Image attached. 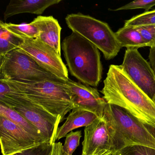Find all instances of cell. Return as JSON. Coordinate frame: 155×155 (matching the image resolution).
I'll return each mask as SVG.
<instances>
[{
	"label": "cell",
	"instance_id": "1",
	"mask_svg": "<svg viewBox=\"0 0 155 155\" xmlns=\"http://www.w3.org/2000/svg\"><path fill=\"white\" fill-rule=\"evenodd\" d=\"M101 91L108 104L125 109L155 136V103L124 72L110 65Z\"/></svg>",
	"mask_w": 155,
	"mask_h": 155
},
{
	"label": "cell",
	"instance_id": "2",
	"mask_svg": "<svg viewBox=\"0 0 155 155\" xmlns=\"http://www.w3.org/2000/svg\"><path fill=\"white\" fill-rule=\"evenodd\" d=\"M1 81L7 83L10 91L20 95L58 118L61 123L74 107L68 89L63 81H44L20 82Z\"/></svg>",
	"mask_w": 155,
	"mask_h": 155
},
{
	"label": "cell",
	"instance_id": "3",
	"mask_svg": "<svg viewBox=\"0 0 155 155\" xmlns=\"http://www.w3.org/2000/svg\"><path fill=\"white\" fill-rule=\"evenodd\" d=\"M61 49L70 74L82 84L97 87L103 70L98 49L73 32L64 39Z\"/></svg>",
	"mask_w": 155,
	"mask_h": 155
},
{
	"label": "cell",
	"instance_id": "4",
	"mask_svg": "<svg viewBox=\"0 0 155 155\" xmlns=\"http://www.w3.org/2000/svg\"><path fill=\"white\" fill-rule=\"evenodd\" d=\"M103 117L109 127L115 151L130 145L155 149V135L125 109L107 103Z\"/></svg>",
	"mask_w": 155,
	"mask_h": 155
},
{
	"label": "cell",
	"instance_id": "5",
	"mask_svg": "<svg viewBox=\"0 0 155 155\" xmlns=\"http://www.w3.org/2000/svg\"><path fill=\"white\" fill-rule=\"evenodd\" d=\"M65 21L72 32L91 42L105 59L110 60L118 54L121 47L107 23L81 13L68 14Z\"/></svg>",
	"mask_w": 155,
	"mask_h": 155
},
{
	"label": "cell",
	"instance_id": "6",
	"mask_svg": "<svg viewBox=\"0 0 155 155\" xmlns=\"http://www.w3.org/2000/svg\"><path fill=\"white\" fill-rule=\"evenodd\" d=\"M0 80L24 82L63 81L45 70L19 49L0 57Z\"/></svg>",
	"mask_w": 155,
	"mask_h": 155
},
{
	"label": "cell",
	"instance_id": "7",
	"mask_svg": "<svg viewBox=\"0 0 155 155\" xmlns=\"http://www.w3.org/2000/svg\"><path fill=\"white\" fill-rule=\"evenodd\" d=\"M0 102L13 109L36 126L51 144L56 142L61 123L58 118L30 101L10 91L4 95H0Z\"/></svg>",
	"mask_w": 155,
	"mask_h": 155
},
{
	"label": "cell",
	"instance_id": "8",
	"mask_svg": "<svg viewBox=\"0 0 155 155\" xmlns=\"http://www.w3.org/2000/svg\"><path fill=\"white\" fill-rule=\"evenodd\" d=\"M19 49L45 70L63 81L69 79L68 71L54 49L38 38L24 40Z\"/></svg>",
	"mask_w": 155,
	"mask_h": 155
},
{
	"label": "cell",
	"instance_id": "9",
	"mask_svg": "<svg viewBox=\"0 0 155 155\" xmlns=\"http://www.w3.org/2000/svg\"><path fill=\"white\" fill-rule=\"evenodd\" d=\"M121 66L130 78L153 101L155 97V72L138 49H127Z\"/></svg>",
	"mask_w": 155,
	"mask_h": 155
},
{
	"label": "cell",
	"instance_id": "10",
	"mask_svg": "<svg viewBox=\"0 0 155 155\" xmlns=\"http://www.w3.org/2000/svg\"><path fill=\"white\" fill-rule=\"evenodd\" d=\"M0 141L2 155H14L49 142L35 137L1 115Z\"/></svg>",
	"mask_w": 155,
	"mask_h": 155
},
{
	"label": "cell",
	"instance_id": "11",
	"mask_svg": "<svg viewBox=\"0 0 155 155\" xmlns=\"http://www.w3.org/2000/svg\"><path fill=\"white\" fill-rule=\"evenodd\" d=\"M81 155H103L115 151L113 138L107 122L98 118L85 127Z\"/></svg>",
	"mask_w": 155,
	"mask_h": 155
},
{
	"label": "cell",
	"instance_id": "12",
	"mask_svg": "<svg viewBox=\"0 0 155 155\" xmlns=\"http://www.w3.org/2000/svg\"><path fill=\"white\" fill-rule=\"evenodd\" d=\"M65 83L74 104V108L90 111L99 118L103 117L107 102L101 97L97 90L70 79Z\"/></svg>",
	"mask_w": 155,
	"mask_h": 155
},
{
	"label": "cell",
	"instance_id": "13",
	"mask_svg": "<svg viewBox=\"0 0 155 155\" xmlns=\"http://www.w3.org/2000/svg\"><path fill=\"white\" fill-rule=\"evenodd\" d=\"M31 22L39 31L38 38L50 46L61 55V28L58 21L51 16H39Z\"/></svg>",
	"mask_w": 155,
	"mask_h": 155
},
{
	"label": "cell",
	"instance_id": "14",
	"mask_svg": "<svg viewBox=\"0 0 155 155\" xmlns=\"http://www.w3.org/2000/svg\"><path fill=\"white\" fill-rule=\"evenodd\" d=\"M61 0H11L4 13L6 21L12 16L21 13L41 15L51 6L61 2Z\"/></svg>",
	"mask_w": 155,
	"mask_h": 155
},
{
	"label": "cell",
	"instance_id": "15",
	"mask_svg": "<svg viewBox=\"0 0 155 155\" xmlns=\"http://www.w3.org/2000/svg\"><path fill=\"white\" fill-rule=\"evenodd\" d=\"M98 118L96 114L90 111L74 108L67 118L66 122L59 127L57 140L66 137L76 129L91 125Z\"/></svg>",
	"mask_w": 155,
	"mask_h": 155
},
{
	"label": "cell",
	"instance_id": "16",
	"mask_svg": "<svg viewBox=\"0 0 155 155\" xmlns=\"http://www.w3.org/2000/svg\"><path fill=\"white\" fill-rule=\"evenodd\" d=\"M0 115L6 117L35 137L50 142L48 139L42 135L40 130L36 126L27 120L16 110L2 102H0Z\"/></svg>",
	"mask_w": 155,
	"mask_h": 155
},
{
	"label": "cell",
	"instance_id": "17",
	"mask_svg": "<svg viewBox=\"0 0 155 155\" xmlns=\"http://www.w3.org/2000/svg\"><path fill=\"white\" fill-rule=\"evenodd\" d=\"M115 35L121 48L138 49L147 47L142 36L135 27L124 26L115 32Z\"/></svg>",
	"mask_w": 155,
	"mask_h": 155
},
{
	"label": "cell",
	"instance_id": "18",
	"mask_svg": "<svg viewBox=\"0 0 155 155\" xmlns=\"http://www.w3.org/2000/svg\"><path fill=\"white\" fill-rule=\"evenodd\" d=\"M0 25L22 39L38 38L39 36L38 29L31 22L28 24H15L6 23L1 21Z\"/></svg>",
	"mask_w": 155,
	"mask_h": 155
},
{
	"label": "cell",
	"instance_id": "19",
	"mask_svg": "<svg viewBox=\"0 0 155 155\" xmlns=\"http://www.w3.org/2000/svg\"><path fill=\"white\" fill-rule=\"evenodd\" d=\"M24 41L0 25V57L18 49Z\"/></svg>",
	"mask_w": 155,
	"mask_h": 155
},
{
	"label": "cell",
	"instance_id": "20",
	"mask_svg": "<svg viewBox=\"0 0 155 155\" xmlns=\"http://www.w3.org/2000/svg\"><path fill=\"white\" fill-rule=\"evenodd\" d=\"M147 25H155V9L132 17L125 21L124 26L137 27Z\"/></svg>",
	"mask_w": 155,
	"mask_h": 155
},
{
	"label": "cell",
	"instance_id": "21",
	"mask_svg": "<svg viewBox=\"0 0 155 155\" xmlns=\"http://www.w3.org/2000/svg\"><path fill=\"white\" fill-rule=\"evenodd\" d=\"M113 155H155V149L141 145H128L116 150Z\"/></svg>",
	"mask_w": 155,
	"mask_h": 155
},
{
	"label": "cell",
	"instance_id": "22",
	"mask_svg": "<svg viewBox=\"0 0 155 155\" xmlns=\"http://www.w3.org/2000/svg\"><path fill=\"white\" fill-rule=\"evenodd\" d=\"M82 137L81 130L71 131L66 135L65 143L63 146L64 153L68 155H72L80 145V140Z\"/></svg>",
	"mask_w": 155,
	"mask_h": 155
},
{
	"label": "cell",
	"instance_id": "23",
	"mask_svg": "<svg viewBox=\"0 0 155 155\" xmlns=\"http://www.w3.org/2000/svg\"><path fill=\"white\" fill-rule=\"evenodd\" d=\"M135 28L141 34L147 47L155 48V25H147Z\"/></svg>",
	"mask_w": 155,
	"mask_h": 155
},
{
	"label": "cell",
	"instance_id": "24",
	"mask_svg": "<svg viewBox=\"0 0 155 155\" xmlns=\"http://www.w3.org/2000/svg\"><path fill=\"white\" fill-rule=\"evenodd\" d=\"M154 6H155V0H137L131 2L113 11H119L125 10L143 9L145 10V12H147Z\"/></svg>",
	"mask_w": 155,
	"mask_h": 155
},
{
	"label": "cell",
	"instance_id": "25",
	"mask_svg": "<svg viewBox=\"0 0 155 155\" xmlns=\"http://www.w3.org/2000/svg\"><path fill=\"white\" fill-rule=\"evenodd\" d=\"M52 145L50 142H47L12 155H49Z\"/></svg>",
	"mask_w": 155,
	"mask_h": 155
},
{
	"label": "cell",
	"instance_id": "26",
	"mask_svg": "<svg viewBox=\"0 0 155 155\" xmlns=\"http://www.w3.org/2000/svg\"><path fill=\"white\" fill-rule=\"evenodd\" d=\"M148 58L150 64L155 72V48H150Z\"/></svg>",
	"mask_w": 155,
	"mask_h": 155
},
{
	"label": "cell",
	"instance_id": "27",
	"mask_svg": "<svg viewBox=\"0 0 155 155\" xmlns=\"http://www.w3.org/2000/svg\"><path fill=\"white\" fill-rule=\"evenodd\" d=\"M103 155H113V153L112 152H107V153H106V154H104Z\"/></svg>",
	"mask_w": 155,
	"mask_h": 155
},
{
	"label": "cell",
	"instance_id": "28",
	"mask_svg": "<svg viewBox=\"0 0 155 155\" xmlns=\"http://www.w3.org/2000/svg\"><path fill=\"white\" fill-rule=\"evenodd\" d=\"M153 101H154V103H155V97H154V98L153 99Z\"/></svg>",
	"mask_w": 155,
	"mask_h": 155
},
{
	"label": "cell",
	"instance_id": "29",
	"mask_svg": "<svg viewBox=\"0 0 155 155\" xmlns=\"http://www.w3.org/2000/svg\"><path fill=\"white\" fill-rule=\"evenodd\" d=\"M63 155H68V154H67L66 153H64V152H63Z\"/></svg>",
	"mask_w": 155,
	"mask_h": 155
}]
</instances>
